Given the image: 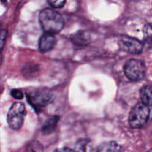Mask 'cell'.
Wrapping results in <instances>:
<instances>
[{
  "instance_id": "6da1fadb",
  "label": "cell",
  "mask_w": 152,
  "mask_h": 152,
  "mask_svg": "<svg viewBox=\"0 0 152 152\" xmlns=\"http://www.w3.org/2000/svg\"><path fill=\"white\" fill-rule=\"evenodd\" d=\"M40 25L45 33L56 34L60 32L64 27V19L55 10L46 8L42 10L39 16Z\"/></svg>"
},
{
  "instance_id": "7a4b0ae2",
  "label": "cell",
  "mask_w": 152,
  "mask_h": 152,
  "mask_svg": "<svg viewBox=\"0 0 152 152\" xmlns=\"http://www.w3.org/2000/svg\"><path fill=\"white\" fill-rule=\"evenodd\" d=\"M27 99L30 105L38 112L42 111V110L50 102L52 99V93L46 88H37L28 93Z\"/></svg>"
},
{
  "instance_id": "3957f363",
  "label": "cell",
  "mask_w": 152,
  "mask_h": 152,
  "mask_svg": "<svg viewBox=\"0 0 152 152\" xmlns=\"http://www.w3.org/2000/svg\"><path fill=\"white\" fill-rule=\"evenodd\" d=\"M150 115V108L142 102L137 104L129 114V124L133 129H140L146 124Z\"/></svg>"
},
{
  "instance_id": "277c9868",
  "label": "cell",
  "mask_w": 152,
  "mask_h": 152,
  "mask_svg": "<svg viewBox=\"0 0 152 152\" xmlns=\"http://www.w3.org/2000/svg\"><path fill=\"white\" fill-rule=\"evenodd\" d=\"M25 116V106L21 102H15L9 109L7 121L9 127L13 130H19L23 125Z\"/></svg>"
},
{
  "instance_id": "5b68a950",
  "label": "cell",
  "mask_w": 152,
  "mask_h": 152,
  "mask_svg": "<svg viewBox=\"0 0 152 152\" xmlns=\"http://www.w3.org/2000/svg\"><path fill=\"white\" fill-rule=\"evenodd\" d=\"M126 76L132 81H140L146 74V67L143 61L132 59L124 66Z\"/></svg>"
},
{
  "instance_id": "8992f818",
  "label": "cell",
  "mask_w": 152,
  "mask_h": 152,
  "mask_svg": "<svg viewBox=\"0 0 152 152\" xmlns=\"http://www.w3.org/2000/svg\"><path fill=\"white\" fill-rule=\"evenodd\" d=\"M120 49L132 54L140 53L143 49V45L137 39L129 36H123L119 40Z\"/></svg>"
},
{
  "instance_id": "52a82bcc",
  "label": "cell",
  "mask_w": 152,
  "mask_h": 152,
  "mask_svg": "<svg viewBox=\"0 0 152 152\" xmlns=\"http://www.w3.org/2000/svg\"><path fill=\"white\" fill-rule=\"evenodd\" d=\"M56 42V40L53 34L45 33L39 39V48L42 53H46L53 48Z\"/></svg>"
},
{
  "instance_id": "ba28073f",
  "label": "cell",
  "mask_w": 152,
  "mask_h": 152,
  "mask_svg": "<svg viewBox=\"0 0 152 152\" xmlns=\"http://www.w3.org/2000/svg\"><path fill=\"white\" fill-rule=\"evenodd\" d=\"M71 40L77 46L87 45L91 41L90 34L86 31H77L71 35Z\"/></svg>"
},
{
  "instance_id": "9c48e42d",
  "label": "cell",
  "mask_w": 152,
  "mask_h": 152,
  "mask_svg": "<svg viewBox=\"0 0 152 152\" xmlns=\"http://www.w3.org/2000/svg\"><path fill=\"white\" fill-rule=\"evenodd\" d=\"M140 98L142 103L152 108V86H145L140 90Z\"/></svg>"
},
{
  "instance_id": "30bf717a",
  "label": "cell",
  "mask_w": 152,
  "mask_h": 152,
  "mask_svg": "<svg viewBox=\"0 0 152 152\" xmlns=\"http://www.w3.org/2000/svg\"><path fill=\"white\" fill-rule=\"evenodd\" d=\"M59 120V118L57 116H54V117L48 119L42 127V132L44 134H49L52 133L54 131Z\"/></svg>"
},
{
  "instance_id": "8fae6325",
  "label": "cell",
  "mask_w": 152,
  "mask_h": 152,
  "mask_svg": "<svg viewBox=\"0 0 152 152\" xmlns=\"http://www.w3.org/2000/svg\"><path fill=\"white\" fill-rule=\"evenodd\" d=\"M123 150L122 147L115 142H105L98 146V151H120Z\"/></svg>"
},
{
  "instance_id": "7c38bea8",
  "label": "cell",
  "mask_w": 152,
  "mask_h": 152,
  "mask_svg": "<svg viewBox=\"0 0 152 152\" xmlns=\"http://www.w3.org/2000/svg\"><path fill=\"white\" fill-rule=\"evenodd\" d=\"M91 147V142L89 140H79L75 144V150L78 151H93Z\"/></svg>"
},
{
  "instance_id": "4fadbf2b",
  "label": "cell",
  "mask_w": 152,
  "mask_h": 152,
  "mask_svg": "<svg viewBox=\"0 0 152 152\" xmlns=\"http://www.w3.org/2000/svg\"><path fill=\"white\" fill-rule=\"evenodd\" d=\"M144 39L145 44L148 47L152 48V24L145 25L144 28Z\"/></svg>"
},
{
  "instance_id": "5bb4252c",
  "label": "cell",
  "mask_w": 152,
  "mask_h": 152,
  "mask_svg": "<svg viewBox=\"0 0 152 152\" xmlns=\"http://www.w3.org/2000/svg\"><path fill=\"white\" fill-rule=\"evenodd\" d=\"M48 1L53 7L59 8V7H62L65 4L66 0H48Z\"/></svg>"
},
{
  "instance_id": "9a60e30c",
  "label": "cell",
  "mask_w": 152,
  "mask_h": 152,
  "mask_svg": "<svg viewBox=\"0 0 152 152\" xmlns=\"http://www.w3.org/2000/svg\"><path fill=\"white\" fill-rule=\"evenodd\" d=\"M7 34V32L6 30H2V31H0V52H1L3 48H4Z\"/></svg>"
},
{
  "instance_id": "2e32d148",
  "label": "cell",
  "mask_w": 152,
  "mask_h": 152,
  "mask_svg": "<svg viewBox=\"0 0 152 152\" xmlns=\"http://www.w3.org/2000/svg\"><path fill=\"white\" fill-rule=\"evenodd\" d=\"M28 150L29 151H42V147L40 145L39 142H34L30 145V146L28 145Z\"/></svg>"
},
{
  "instance_id": "e0dca14e",
  "label": "cell",
  "mask_w": 152,
  "mask_h": 152,
  "mask_svg": "<svg viewBox=\"0 0 152 152\" xmlns=\"http://www.w3.org/2000/svg\"><path fill=\"white\" fill-rule=\"evenodd\" d=\"M11 95L16 99H21L23 97V93L19 89H13L11 91Z\"/></svg>"
},
{
  "instance_id": "ac0fdd59",
  "label": "cell",
  "mask_w": 152,
  "mask_h": 152,
  "mask_svg": "<svg viewBox=\"0 0 152 152\" xmlns=\"http://www.w3.org/2000/svg\"><path fill=\"white\" fill-rule=\"evenodd\" d=\"M56 151H73L71 148H60V149H56Z\"/></svg>"
},
{
  "instance_id": "d6986e66",
  "label": "cell",
  "mask_w": 152,
  "mask_h": 152,
  "mask_svg": "<svg viewBox=\"0 0 152 152\" xmlns=\"http://www.w3.org/2000/svg\"><path fill=\"white\" fill-rule=\"evenodd\" d=\"M1 52H0V63H1Z\"/></svg>"
}]
</instances>
